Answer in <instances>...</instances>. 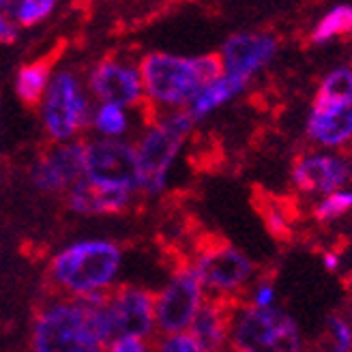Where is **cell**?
Returning <instances> with one entry per match:
<instances>
[{"instance_id":"1","label":"cell","mask_w":352,"mask_h":352,"mask_svg":"<svg viewBox=\"0 0 352 352\" xmlns=\"http://www.w3.org/2000/svg\"><path fill=\"white\" fill-rule=\"evenodd\" d=\"M138 69L144 101L153 108H183L202 88L226 76L219 54L187 58L168 52H148L138 60Z\"/></svg>"},{"instance_id":"2","label":"cell","mask_w":352,"mask_h":352,"mask_svg":"<svg viewBox=\"0 0 352 352\" xmlns=\"http://www.w3.org/2000/svg\"><path fill=\"white\" fill-rule=\"evenodd\" d=\"M122 250L110 239H84L63 248L47 267L50 284L58 296L88 298L116 288Z\"/></svg>"},{"instance_id":"3","label":"cell","mask_w":352,"mask_h":352,"mask_svg":"<svg viewBox=\"0 0 352 352\" xmlns=\"http://www.w3.org/2000/svg\"><path fill=\"white\" fill-rule=\"evenodd\" d=\"M32 352H105L86 298L58 296L39 307L30 336Z\"/></svg>"},{"instance_id":"4","label":"cell","mask_w":352,"mask_h":352,"mask_svg":"<svg viewBox=\"0 0 352 352\" xmlns=\"http://www.w3.org/2000/svg\"><path fill=\"white\" fill-rule=\"evenodd\" d=\"M191 129L193 120L187 112H170L162 118H155L142 131L133 144L140 174V193L157 196L164 191L170 168Z\"/></svg>"},{"instance_id":"5","label":"cell","mask_w":352,"mask_h":352,"mask_svg":"<svg viewBox=\"0 0 352 352\" xmlns=\"http://www.w3.org/2000/svg\"><path fill=\"white\" fill-rule=\"evenodd\" d=\"M93 108V99L84 93L82 80L74 69L65 67L54 72L39 105L41 122L50 142L65 144L78 140L86 127H91Z\"/></svg>"},{"instance_id":"6","label":"cell","mask_w":352,"mask_h":352,"mask_svg":"<svg viewBox=\"0 0 352 352\" xmlns=\"http://www.w3.org/2000/svg\"><path fill=\"white\" fill-rule=\"evenodd\" d=\"M228 342L234 352H301L294 320L275 307H236Z\"/></svg>"},{"instance_id":"7","label":"cell","mask_w":352,"mask_h":352,"mask_svg":"<svg viewBox=\"0 0 352 352\" xmlns=\"http://www.w3.org/2000/svg\"><path fill=\"white\" fill-rule=\"evenodd\" d=\"M191 267L198 273L204 292L213 294L210 298H234L254 273L252 260L217 236L200 243Z\"/></svg>"},{"instance_id":"8","label":"cell","mask_w":352,"mask_h":352,"mask_svg":"<svg viewBox=\"0 0 352 352\" xmlns=\"http://www.w3.org/2000/svg\"><path fill=\"white\" fill-rule=\"evenodd\" d=\"M204 305V288L191 264H181L168 284L155 294V329L162 336L187 333Z\"/></svg>"},{"instance_id":"9","label":"cell","mask_w":352,"mask_h":352,"mask_svg":"<svg viewBox=\"0 0 352 352\" xmlns=\"http://www.w3.org/2000/svg\"><path fill=\"white\" fill-rule=\"evenodd\" d=\"M103 320L110 340H146L155 329V294L135 284H118L103 298Z\"/></svg>"},{"instance_id":"10","label":"cell","mask_w":352,"mask_h":352,"mask_svg":"<svg viewBox=\"0 0 352 352\" xmlns=\"http://www.w3.org/2000/svg\"><path fill=\"white\" fill-rule=\"evenodd\" d=\"M84 179L103 187L140 193L135 148L129 140H84Z\"/></svg>"},{"instance_id":"11","label":"cell","mask_w":352,"mask_h":352,"mask_svg":"<svg viewBox=\"0 0 352 352\" xmlns=\"http://www.w3.org/2000/svg\"><path fill=\"white\" fill-rule=\"evenodd\" d=\"M86 88L95 105L105 103L131 110L140 103H146L140 69L127 58L105 56L97 60L86 76Z\"/></svg>"},{"instance_id":"12","label":"cell","mask_w":352,"mask_h":352,"mask_svg":"<svg viewBox=\"0 0 352 352\" xmlns=\"http://www.w3.org/2000/svg\"><path fill=\"white\" fill-rule=\"evenodd\" d=\"M84 179V140L52 144L30 168V183L43 193H67Z\"/></svg>"},{"instance_id":"13","label":"cell","mask_w":352,"mask_h":352,"mask_svg":"<svg viewBox=\"0 0 352 352\" xmlns=\"http://www.w3.org/2000/svg\"><path fill=\"white\" fill-rule=\"evenodd\" d=\"M277 52V41L264 32H236L221 47V63L226 76L248 82L258 69L267 65Z\"/></svg>"},{"instance_id":"14","label":"cell","mask_w":352,"mask_h":352,"mask_svg":"<svg viewBox=\"0 0 352 352\" xmlns=\"http://www.w3.org/2000/svg\"><path fill=\"white\" fill-rule=\"evenodd\" d=\"M138 193L116 189V187H103L88 179L78 181L72 189L67 191V206L76 215H122L131 208Z\"/></svg>"},{"instance_id":"15","label":"cell","mask_w":352,"mask_h":352,"mask_svg":"<svg viewBox=\"0 0 352 352\" xmlns=\"http://www.w3.org/2000/svg\"><path fill=\"white\" fill-rule=\"evenodd\" d=\"M234 311V298H208V301L204 298V305L187 333L202 346L204 352H221V348L230 340Z\"/></svg>"},{"instance_id":"16","label":"cell","mask_w":352,"mask_h":352,"mask_svg":"<svg viewBox=\"0 0 352 352\" xmlns=\"http://www.w3.org/2000/svg\"><path fill=\"white\" fill-rule=\"evenodd\" d=\"M296 187L314 193V191H324V193H336L342 185H346L350 176V166L340 160V157L331 155H309L301 157L292 170Z\"/></svg>"},{"instance_id":"17","label":"cell","mask_w":352,"mask_h":352,"mask_svg":"<svg viewBox=\"0 0 352 352\" xmlns=\"http://www.w3.org/2000/svg\"><path fill=\"white\" fill-rule=\"evenodd\" d=\"M58 54L52 52L47 56H41L32 63H26L20 67V72L15 74V95L26 108H39L47 86L54 76V65H56Z\"/></svg>"},{"instance_id":"18","label":"cell","mask_w":352,"mask_h":352,"mask_svg":"<svg viewBox=\"0 0 352 352\" xmlns=\"http://www.w3.org/2000/svg\"><path fill=\"white\" fill-rule=\"evenodd\" d=\"M307 131L316 142L336 146L352 135V99L338 110L331 112H311Z\"/></svg>"},{"instance_id":"19","label":"cell","mask_w":352,"mask_h":352,"mask_svg":"<svg viewBox=\"0 0 352 352\" xmlns=\"http://www.w3.org/2000/svg\"><path fill=\"white\" fill-rule=\"evenodd\" d=\"M245 80L241 78H232V76H221L217 82L208 84L206 88H202V91L193 97V101L187 105V114L191 116V120H202L206 114H210L215 108H219V105H223L226 101H230L232 97H236L243 88H245Z\"/></svg>"},{"instance_id":"20","label":"cell","mask_w":352,"mask_h":352,"mask_svg":"<svg viewBox=\"0 0 352 352\" xmlns=\"http://www.w3.org/2000/svg\"><path fill=\"white\" fill-rule=\"evenodd\" d=\"M352 99V69H336L324 78L314 99V112H331Z\"/></svg>"},{"instance_id":"21","label":"cell","mask_w":352,"mask_h":352,"mask_svg":"<svg viewBox=\"0 0 352 352\" xmlns=\"http://www.w3.org/2000/svg\"><path fill=\"white\" fill-rule=\"evenodd\" d=\"M91 127L97 133V138L108 140H125V135L131 129V116L129 110L116 108V105L99 103L93 108Z\"/></svg>"},{"instance_id":"22","label":"cell","mask_w":352,"mask_h":352,"mask_svg":"<svg viewBox=\"0 0 352 352\" xmlns=\"http://www.w3.org/2000/svg\"><path fill=\"white\" fill-rule=\"evenodd\" d=\"M256 208L260 217L264 219V226H267L269 234L275 241H288L292 230H290V215H288V208L286 202H277L271 193L267 196H256Z\"/></svg>"},{"instance_id":"23","label":"cell","mask_w":352,"mask_h":352,"mask_svg":"<svg viewBox=\"0 0 352 352\" xmlns=\"http://www.w3.org/2000/svg\"><path fill=\"white\" fill-rule=\"evenodd\" d=\"M54 0H20V3H7V13L15 26L30 28L37 26L54 13Z\"/></svg>"},{"instance_id":"24","label":"cell","mask_w":352,"mask_h":352,"mask_svg":"<svg viewBox=\"0 0 352 352\" xmlns=\"http://www.w3.org/2000/svg\"><path fill=\"white\" fill-rule=\"evenodd\" d=\"M352 32V7L350 5H340L333 11H329L322 20L311 32V41L314 43H324L333 37H340V34H350Z\"/></svg>"},{"instance_id":"25","label":"cell","mask_w":352,"mask_h":352,"mask_svg":"<svg viewBox=\"0 0 352 352\" xmlns=\"http://www.w3.org/2000/svg\"><path fill=\"white\" fill-rule=\"evenodd\" d=\"M352 208V193L350 191H336L314 208V217L318 221H331Z\"/></svg>"},{"instance_id":"26","label":"cell","mask_w":352,"mask_h":352,"mask_svg":"<svg viewBox=\"0 0 352 352\" xmlns=\"http://www.w3.org/2000/svg\"><path fill=\"white\" fill-rule=\"evenodd\" d=\"M155 352H204L202 346L193 340L189 333H179V336H162V340L155 344Z\"/></svg>"},{"instance_id":"27","label":"cell","mask_w":352,"mask_h":352,"mask_svg":"<svg viewBox=\"0 0 352 352\" xmlns=\"http://www.w3.org/2000/svg\"><path fill=\"white\" fill-rule=\"evenodd\" d=\"M329 327L333 340H336V352H352V331L348 329V324L342 318L333 316Z\"/></svg>"},{"instance_id":"28","label":"cell","mask_w":352,"mask_h":352,"mask_svg":"<svg viewBox=\"0 0 352 352\" xmlns=\"http://www.w3.org/2000/svg\"><path fill=\"white\" fill-rule=\"evenodd\" d=\"M105 352H153L151 344L146 340H135V338H120L114 340Z\"/></svg>"},{"instance_id":"29","label":"cell","mask_w":352,"mask_h":352,"mask_svg":"<svg viewBox=\"0 0 352 352\" xmlns=\"http://www.w3.org/2000/svg\"><path fill=\"white\" fill-rule=\"evenodd\" d=\"M17 39V26L7 13V3H0V43L9 45Z\"/></svg>"},{"instance_id":"30","label":"cell","mask_w":352,"mask_h":352,"mask_svg":"<svg viewBox=\"0 0 352 352\" xmlns=\"http://www.w3.org/2000/svg\"><path fill=\"white\" fill-rule=\"evenodd\" d=\"M271 301H273V286L271 284H262L254 296V307H271Z\"/></svg>"},{"instance_id":"31","label":"cell","mask_w":352,"mask_h":352,"mask_svg":"<svg viewBox=\"0 0 352 352\" xmlns=\"http://www.w3.org/2000/svg\"><path fill=\"white\" fill-rule=\"evenodd\" d=\"M324 264H327L329 271H333L338 267V256H324Z\"/></svg>"},{"instance_id":"32","label":"cell","mask_w":352,"mask_h":352,"mask_svg":"<svg viewBox=\"0 0 352 352\" xmlns=\"http://www.w3.org/2000/svg\"><path fill=\"white\" fill-rule=\"evenodd\" d=\"M350 320H352V309H350Z\"/></svg>"}]
</instances>
